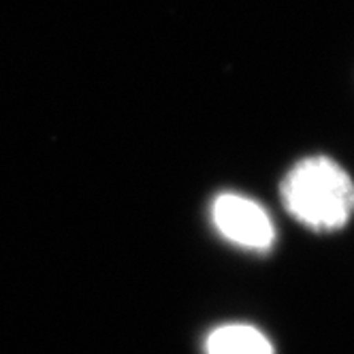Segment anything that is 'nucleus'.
Wrapping results in <instances>:
<instances>
[{"mask_svg": "<svg viewBox=\"0 0 354 354\" xmlns=\"http://www.w3.org/2000/svg\"><path fill=\"white\" fill-rule=\"evenodd\" d=\"M282 203L286 212L318 233L344 229L354 212V182L335 160L310 156L284 177Z\"/></svg>", "mask_w": 354, "mask_h": 354, "instance_id": "nucleus-1", "label": "nucleus"}, {"mask_svg": "<svg viewBox=\"0 0 354 354\" xmlns=\"http://www.w3.org/2000/svg\"><path fill=\"white\" fill-rule=\"evenodd\" d=\"M212 218L224 239L252 252H269L275 243V226L263 205L241 194L216 196Z\"/></svg>", "mask_w": 354, "mask_h": 354, "instance_id": "nucleus-2", "label": "nucleus"}, {"mask_svg": "<svg viewBox=\"0 0 354 354\" xmlns=\"http://www.w3.org/2000/svg\"><path fill=\"white\" fill-rule=\"evenodd\" d=\"M207 354H275L269 337L257 326L231 322L222 324L205 339Z\"/></svg>", "mask_w": 354, "mask_h": 354, "instance_id": "nucleus-3", "label": "nucleus"}]
</instances>
